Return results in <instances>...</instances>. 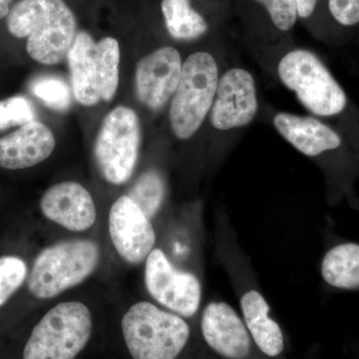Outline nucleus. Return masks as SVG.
Returning a JSON list of instances; mask_svg holds the SVG:
<instances>
[{
	"label": "nucleus",
	"mask_w": 359,
	"mask_h": 359,
	"mask_svg": "<svg viewBox=\"0 0 359 359\" xmlns=\"http://www.w3.org/2000/svg\"><path fill=\"white\" fill-rule=\"evenodd\" d=\"M7 28L13 36L27 39L28 55L45 65L67 57L77 35L76 18L63 0H18Z\"/></svg>",
	"instance_id": "obj_1"
},
{
	"label": "nucleus",
	"mask_w": 359,
	"mask_h": 359,
	"mask_svg": "<svg viewBox=\"0 0 359 359\" xmlns=\"http://www.w3.org/2000/svg\"><path fill=\"white\" fill-rule=\"evenodd\" d=\"M226 63V53L199 50L187 56L178 88L168 109L170 129L175 138L191 140L208 122Z\"/></svg>",
	"instance_id": "obj_2"
},
{
	"label": "nucleus",
	"mask_w": 359,
	"mask_h": 359,
	"mask_svg": "<svg viewBox=\"0 0 359 359\" xmlns=\"http://www.w3.org/2000/svg\"><path fill=\"white\" fill-rule=\"evenodd\" d=\"M271 65L278 81L294 92L309 114L323 120L346 112V90L313 51L302 47L289 48L276 54Z\"/></svg>",
	"instance_id": "obj_3"
},
{
	"label": "nucleus",
	"mask_w": 359,
	"mask_h": 359,
	"mask_svg": "<svg viewBox=\"0 0 359 359\" xmlns=\"http://www.w3.org/2000/svg\"><path fill=\"white\" fill-rule=\"evenodd\" d=\"M72 91L77 102L92 107L110 102L119 84L120 47L113 37L94 41L86 32H77L67 55Z\"/></svg>",
	"instance_id": "obj_4"
},
{
	"label": "nucleus",
	"mask_w": 359,
	"mask_h": 359,
	"mask_svg": "<svg viewBox=\"0 0 359 359\" xmlns=\"http://www.w3.org/2000/svg\"><path fill=\"white\" fill-rule=\"evenodd\" d=\"M121 325L133 359H176L190 337V327L182 316L148 302L132 306Z\"/></svg>",
	"instance_id": "obj_5"
},
{
	"label": "nucleus",
	"mask_w": 359,
	"mask_h": 359,
	"mask_svg": "<svg viewBox=\"0 0 359 359\" xmlns=\"http://www.w3.org/2000/svg\"><path fill=\"white\" fill-rule=\"evenodd\" d=\"M99 257L98 245L92 241H67L46 248L33 264L28 290L36 299H53L93 273Z\"/></svg>",
	"instance_id": "obj_6"
},
{
	"label": "nucleus",
	"mask_w": 359,
	"mask_h": 359,
	"mask_svg": "<svg viewBox=\"0 0 359 359\" xmlns=\"http://www.w3.org/2000/svg\"><path fill=\"white\" fill-rule=\"evenodd\" d=\"M92 316L79 302H61L33 328L23 359H74L88 344Z\"/></svg>",
	"instance_id": "obj_7"
},
{
	"label": "nucleus",
	"mask_w": 359,
	"mask_h": 359,
	"mask_svg": "<svg viewBox=\"0 0 359 359\" xmlns=\"http://www.w3.org/2000/svg\"><path fill=\"white\" fill-rule=\"evenodd\" d=\"M259 111V91L252 71L226 61L208 118L210 127L226 143L247 129Z\"/></svg>",
	"instance_id": "obj_8"
},
{
	"label": "nucleus",
	"mask_w": 359,
	"mask_h": 359,
	"mask_svg": "<svg viewBox=\"0 0 359 359\" xmlns=\"http://www.w3.org/2000/svg\"><path fill=\"white\" fill-rule=\"evenodd\" d=\"M140 142V121L134 110L118 106L106 115L94 144L96 164L106 181L113 185L129 181Z\"/></svg>",
	"instance_id": "obj_9"
},
{
	"label": "nucleus",
	"mask_w": 359,
	"mask_h": 359,
	"mask_svg": "<svg viewBox=\"0 0 359 359\" xmlns=\"http://www.w3.org/2000/svg\"><path fill=\"white\" fill-rule=\"evenodd\" d=\"M145 285L156 302L182 318L195 316L200 308V280L174 266L162 250H153L146 259Z\"/></svg>",
	"instance_id": "obj_10"
},
{
	"label": "nucleus",
	"mask_w": 359,
	"mask_h": 359,
	"mask_svg": "<svg viewBox=\"0 0 359 359\" xmlns=\"http://www.w3.org/2000/svg\"><path fill=\"white\" fill-rule=\"evenodd\" d=\"M183 59L174 46H161L137 65L135 82L137 98L151 111L169 105L181 79Z\"/></svg>",
	"instance_id": "obj_11"
},
{
	"label": "nucleus",
	"mask_w": 359,
	"mask_h": 359,
	"mask_svg": "<svg viewBox=\"0 0 359 359\" xmlns=\"http://www.w3.org/2000/svg\"><path fill=\"white\" fill-rule=\"evenodd\" d=\"M271 123L287 143L311 159L334 157L344 150L341 134L325 120L313 115L280 111L273 115Z\"/></svg>",
	"instance_id": "obj_12"
},
{
	"label": "nucleus",
	"mask_w": 359,
	"mask_h": 359,
	"mask_svg": "<svg viewBox=\"0 0 359 359\" xmlns=\"http://www.w3.org/2000/svg\"><path fill=\"white\" fill-rule=\"evenodd\" d=\"M109 233L118 254L130 264L142 263L154 250L151 219L128 196L118 198L111 207Z\"/></svg>",
	"instance_id": "obj_13"
},
{
	"label": "nucleus",
	"mask_w": 359,
	"mask_h": 359,
	"mask_svg": "<svg viewBox=\"0 0 359 359\" xmlns=\"http://www.w3.org/2000/svg\"><path fill=\"white\" fill-rule=\"evenodd\" d=\"M202 334L208 346L229 359L250 355L252 339L244 320L226 302H211L203 311Z\"/></svg>",
	"instance_id": "obj_14"
},
{
	"label": "nucleus",
	"mask_w": 359,
	"mask_h": 359,
	"mask_svg": "<svg viewBox=\"0 0 359 359\" xmlns=\"http://www.w3.org/2000/svg\"><path fill=\"white\" fill-rule=\"evenodd\" d=\"M40 209L47 219L72 231L89 230L96 221L93 198L76 182L50 187L42 196Z\"/></svg>",
	"instance_id": "obj_15"
},
{
	"label": "nucleus",
	"mask_w": 359,
	"mask_h": 359,
	"mask_svg": "<svg viewBox=\"0 0 359 359\" xmlns=\"http://www.w3.org/2000/svg\"><path fill=\"white\" fill-rule=\"evenodd\" d=\"M55 145L49 127L34 120L0 138V167L21 170L35 166L50 157Z\"/></svg>",
	"instance_id": "obj_16"
},
{
	"label": "nucleus",
	"mask_w": 359,
	"mask_h": 359,
	"mask_svg": "<svg viewBox=\"0 0 359 359\" xmlns=\"http://www.w3.org/2000/svg\"><path fill=\"white\" fill-rule=\"evenodd\" d=\"M244 323L248 332L262 353L276 358L285 348L282 328L269 316V306L257 290L245 292L241 299Z\"/></svg>",
	"instance_id": "obj_17"
},
{
	"label": "nucleus",
	"mask_w": 359,
	"mask_h": 359,
	"mask_svg": "<svg viewBox=\"0 0 359 359\" xmlns=\"http://www.w3.org/2000/svg\"><path fill=\"white\" fill-rule=\"evenodd\" d=\"M320 273L334 289L359 290V244L341 242L332 245L321 262Z\"/></svg>",
	"instance_id": "obj_18"
},
{
	"label": "nucleus",
	"mask_w": 359,
	"mask_h": 359,
	"mask_svg": "<svg viewBox=\"0 0 359 359\" xmlns=\"http://www.w3.org/2000/svg\"><path fill=\"white\" fill-rule=\"evenodd\" d=\"M161 11L168 33L176 41H196L209 32V22L191 0H162Z\"/></svg>",
	"instance_id": "obj_19"
},
{
	"label": "nucleus",
	"mask_w": 359,
	"mask_h": 359,
	"mask_svg": "<svg viewBox=\"0 0 359 359\" xmlns=\"http://www.w3.org/2000/svg\"><path fill=\"white\" fill-rule=\"evenodd\" d=\"M166 192L164 176L158 170L150 169L139 177L130 190L128 197L152 219L162 207Z\"/></svg>",
	"instance_id": "obj_20"
},
{
	"label": "nucleus",
	"mask_w": 359,
	"mask_h": 359,
	"mask_svg": "<svg viewBox=\"0 0 359 359\" xmlns=\"http://www.w3.org/2000/svg\"><path fill=\"white\" fill-rule=\"evenodd\" d=\"M30 92L54 111L65 112L72 104L69 85L55 75H39L28 85Z\"/></svg>",
	"instance_id": "obj_21"
},
{
	"label": "nucleus",
	"mask_w": 359,
	"mask_h": 359,
	"mask_svg": "<svg viewBox=\"0 0 359 359\" xmlns=\"http://www.w3.org/2000/svg\"><path fill=\"white\" fill-rule=\"evenodd\" d=\"M26 276L27 266L20 257H0V308L20 290Z\"/></svg>",
	"instance_id": "obj_22"
},
{
	"label": "nucleus",
	"mask_w": 359,
	"mask_h": 359,
	"mask_svg": "<svg viewBox=\"0 0 359 359\" xmlns=\"http://www.w3.org/2000/svg\"><path fill=\"white\" fill-rule=\"evenodd\" d=\"M266 11L276 32L287 34L297 25V0H252Z\"/></svg>",
	"instance_id": "obj_23"
},
{
	"label": "nucleus",
	"mask_w": 359,
	"mask_h": 359,
	"mask_svg": "<svg viewBox=\"0 0 359 359\" xmlns=\"http://www.w3.org/2000/svg\"><path fill=\"white\" fill-rule=\"evenodd\" d=\"M34 120V108L25 97L13 96L0 101V131L23 126Z\"/></svg>",
	"instance_id": "obj_24"
},
{
	"label": "nucleus",
	"mask_w": 359,
	"mask_h": 359,
	"mask_svg": "<svg viewBox=\"0 0 359 359\" xmlns=\"http://www.w3.org/2000/svg\"><path fill=\"white\" fill-rule=\"evenodd\" d=\"M327 6L339 25L353 27L359 25V0H328Z\"/></svg>",
	"instance_id": "obj_25"
},
{
	"label": "nucleus",
	"mask_w": 359,
	"mask_h": 359,
	"mask_svg": "<svg viewBox=\"0 0 359 359\" xmlns=\"http://www.w3.org/2000/svg\"><path fill=\"white\" fill-rule=\"evenodd\" d=\"M318 0H297V14L301 20H308L316 11Z\"/></svg>",
	"instance_id": "obj_26"
},
{
	"label": "nucleus",
	"mask_w": 359,
	"mask_h": 359,
	"mask_svg": "<svg viewBox=\"0 0 359 359\" xmlns=\"http://www.w3.org/2000/svg\"><path fill=\"white\" fill-rule=\"evenodd\" d=\"M13 0H0V20L8 16L11 13V4Z\"/></svg>",
	"instance_id": "obj_27"
}]
</instances>
